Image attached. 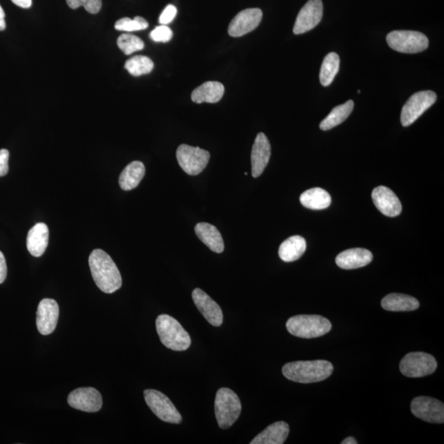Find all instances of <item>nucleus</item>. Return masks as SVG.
Listing matches in <instances>:
<instances>
[{
	"label": "nucleus",
	"instance_id": "nucleus-25",
	"mask_svg": "<svg viewBox=\"0 0 444 444\" xmlns=\"http://www.w3.org/2000/svg\"><path fill=\"white\" fill-rule=\"evenodd\" d=\"M145 175V166L141 161L129 163L121 173L119 179L120 188L125 191L137 188Z\"/></svg>",
	"mask_w": 444,
	"mask_h": 444
},
{
	"label": "nucleus",
	"instance_id": "nucleus-32",
	"mask_svg": "<svg viewBox=\"0 0 444 444\" xmlns=\"http://www.w3.org/2000/svg\"><path fill=\"white\" fill-rule=\"evenodd\" d=\"M148 28L147 20L142 17H135L134 19L124 18L118 20L115 24V28L121 32H136Z\"/></svg>",
	"mask_w": 444,
	"mask_h": 444
},
{
	"label": "nucleus",
	"instance_id": "nucleus-9",
	"mask_svg": "<svg viewBox=\"0 0 444 444\" xmlns=\"http://www.w3.org/2000/svg\"><path fill=\"white\" fill-rule=\"evenodd\" d=\"M176 158L180 168L189 175H199L210 160L209 151L198 147L182 144L176 151Z\"/></svg>",
	"mask_w": 444,
	"mask_h": 444
},
{
	"label": "nucleus",
	"instance_id": "nucleus-34",
	"mask_svg": "<svg viewBox=\"0 0 444 444\" xmlns=\"http://www.w3.org/2000/svg\"><path fill=\"white\" fill-rule=\"evenodd\" d=\"M173 37V32L166 25L156 27L150 33V38L156 42H168Z\"/></svg>",
	"mask_w": 444,
	"mask_h": 444
},
{
	"label": "nucleus",
	"instance_id": "nucleus-4",
	"mask_svg": "<svg viewBox=\"0 0 444 444\" xmlns=\"http://www.w3.org/2000/svg\"><path fill=\"white\" fill-rule=\"evenodd\" d=\"M291 335L301 338H315L327 334L332 329L329 320L320 315H296L286 322Z\"/></svg>",
	"mask_w": 444,
	"mask_h": 444
},
{
	"label": "nucleus",
	"instance_id": "nucleus-15",
	"mask_svg": "<svg viewBox=\"0 0 444 444\" xmlns=\"http://www.w3.org/2000/svg\"><path fill=\"white\" fill-rule=\"evenodd\" d=\"M59 315L58 303L53 299H43L37 312V327L40 334L47 336L57 329Z\"/></svg>",
	"mask_w": 444,
	"mask_h": 444
},
{
	"label": "nucleus",
	"instance_id": "nucleus-17",
	"mask_svg": "<svg viewBox=\"0 0 444 444\" xmlns=\"http://www.w3.org/2000/svg\"><path fill=\"white\" fill-rule=\"evenodd\" d=\"M195 305L210 325L220 327L223 322L221 307L203 290L196 288L192 293Z\"/></svg>",
	"mask_w": 444,
	"mask_h": 444
},
{
	"label": "nucleus",
	"instance_id": "nucleus-27",
	"mask_svg": "<svg viewBox=\"0 0 444 444\" xmlns=\"http://www.w3.org/2000/svg\"><path fill=\"white\" fill-rule=\"evenodd\" d=\"M300 200L303 206L311 210L326 209L332 203L330 194L321 188L306 190L300 195Z\"/></svg>",
	"mask_w": 444,
	"mask_h": 444
},
{
	"label": "nucleus",
	"instance_id": "nucleus-12",
	"mask_svg": "<svg viewBox=\"0 0 444 444\" xmlns=\"http://www.w3.org/2000/svg\"><path fill=\"white\" fill-rule=\"evenodd\" d=\"M322 15L324 5L322 0H309L298 14L293 33L300 35L311 31L320 24Z\"/></svg>",
	"mask_w": 444,
	"mask_h": 444
},
{
	"label": "nucleus",
	"instance_id": "nucleus-16",
	"mask_svg": "<svg viewBox=\"0 0 444 444\" xmlns=\"http://www.w3.org/2000/svg\"><path fill=\"white\" fill-rule=\"evenodd\" d=\"M372 199L378 211L383 215L395 218L402 214L401 201L393 192L385 186H378L372 192Z\"/></svg>",
	"mask_w": 444,
	"mask_h": 444
},
{
	"label": "nucleus",
	"instance_id": "nucleus-19",
	"mask_svg": "<svg viewBox=\"0 0 444 444\" xmlns=\"http://www.w3.org/2000/svg\"><path fill=\"white\" fill-rule=\"evenodd\" d=\"M372 260L370 250L356 248L341 252L336 258V264L342 269L351 270L370 264Z\"/></svg>",
	"mask_w": 444,
	"mask_h": 444
},
{
	"label": "nucleus",
	"instance_id": "nucleus-35",
	"mask_svg": "<svg viewBox=\"0 0 444 444\" xmlns=\"http://www.w3.org/2000/svg\"><path fill=\"white\" fill-rule=\"evenodd\" d=\"M176 14H177V8L173 4L168 5L164 9L163 13L160 14L159 23L161 25H168L173 21Z\"/></svg>",
	"mask_w": 444,
	"mask_h": 444
},
{
	"label": "nucleus",
	"instance_id": "nucleus-39",
	"mask_svg": "<svg viewBox=\"0 0 444 444\" xmlns=\"http://www.w3.org/2000/svg\"><path fill=\"white\" fill-rule=\"evenodd\" d=\"M6 28V23H5V13L1 5H0V31H4Z\"/></svg>",
	"mask_w": 444,
	"mask_h": 444
},
{
	"label": "nucleus",
	"instance_id": "nucleus-13",
	"mask_svg": "<svg viewBox=\"0 0 444 444\" xmlns=\"http://www.w3.org/2000/svg\"><path fill=\"white\" fill-rule=\"evenodd\" d=\"M68 403L70 407L85 412H98L102 409L103 397L93 387H80L69 393Z\"/></svg>",
	"mask_w": 444,
	"mask_h": 444
},
{
	"label": "nucleus",
	"instance_id": "nucleus-7",
	"mask_svg": "<svg viewBox=\"0 0 444 444\" xmlns=\"http://www.w3.org/2000/svg\"><path fill=\"white\" fill-rule=\"evenodd\" d=\"M437 369L436 358L425 352H411L400 362V371L409 378H421L432 375Z\"/></svg>",
	"mask_w": 444,
	"mask_h": 444
},
{
	"label": "nucleus",
	"instance_id": "nucleus-1",
	"mask_svg": "<svg viewBox=\"0 0 444 444\" xmlns=\"http://www.w3.org/2000/svg\"><path fill=\"white\" fill-rule=\"evenodd\" d=\"M90 272L98 288L107 294L114 293L122 286V277L110 256L103 250H94L89 256Z\"/></svg>",
	"mask_w": 444,
	"mask_h": 444
},
{
	"label": "nucleus",
	"instance_id": "nucleus-5",
	"mask_svg": "<svg viewBox=\"0 0 444 444\" xmlns=\"http://www.w3.org/2000/svg\"><path fill=\"white\" fill-rule=\"evenodd\" d=\"M241 411V402L236 393L230 388H220L215 399V415L219 427L226 430L233 426Z\"/></svg>",
	"mask_w": 444,
	"mask_h": 444
},
{
	"label": "nucleus",
	"instance_id": "nucleus-36",
	"mask_svg": "<svg viewBox=\"0 0 444 444\" xmlns=\"http://www.w3.org/2000/svg\"><path fill=\"white\" fill-rule=\"evenodd\" d=\"M9 151L7 149L0 150V177L8 173Z\"/></svg>",
	"mask_w": 444,
	"mask_h": 444
},
{
	"label": "nucleus",
	"instance_id": "nucleus-20",
	"mask_svg": "<svg viewBox=\"0 0 444 444\" xmlns=\"http://www.w3.org/2000/svg\"><path fill=\"white\" fill-rule=\"evenodd\" d=\"M290 427L284 421L271 423L265 430L257 436L251 444H284L288 437Z\"/></svg>",
	"mask_w": 444,
	"mask_h": 444
},
{
	"label": "nucleus",
	"instance_id": "nucleus-14",
	"mask_svg": "<svg viewBox=\"0 0 444 444\" xmlns=\"http://www.w3.org/2000/svg\"><path fill=\"white\" fill-rule=\"evenodd\" d=\"M262 18L259 8H247L240 12L232 19L228 28V33L232 37H240L253 32L259 27Z\"/></svg>",
	"mask_w": 444,
	"mask_h": 444
},
{
	"label": "nucleus",
	"instance_id": "nucleus-3",
	"mask_svg": "<svg viewBox=\"0 0 444 444\" xmlns=\"http://www.w3.org/2000/svg\"><path fill=\"white\" fill-rule=\"evenodd\" d=\"M161 343L169 349L183 351L191 346L190 336L180 322L168 315H160L156 320Z\"/></svg>",
	"mask_w": 444,
	"mask_h": 444
},
{
	"label": "nucleus",
	"instance_id": "nucleus-28",
	"mask_svg": "<svg viewBox=\"0 0 444 444\" xmlns=\"http://www.w3.org/2000/svg\"><path fill=\"white\" fill-rule=\"evenodd\" d=\"M353 109H354V103L351 100L333 108L330 114L320 123V129L324 131L330 130L336 127V126L342 124L349 117Z\"/></svg>",
	"mask_w": 444,
	"mask_h": 444
},
{
	"label": "nucleus",
	"instance_id": "nucleus-33",
	"mask_svg": "<svg viewBox=\"0 0 444 444\" xmlns=\"http://www.w3.org/2000/svg\"><path fill=\"white\" fill-rule=\"evenodd\" d=\"M69 8L77 9L81 6L84 7L89 13H99L103 6L102 0H66Z\"/></svg>",
	"mask_w": 444,
	"mask_h": 444
},
{
	"label": "nucleus",
	"instance_id": "nucleus-38",
	"mask_svg": "<svg viewBox=\"0 0 444 444\" xmlns=\"http://www.w3.org/2000/svg\"><path fill=\"white\" fill-rule=\"evenodd\" d=\"M17 6L23 8H29L32 7L33 0H11Z\"/></svg>",
	"mask_w": 444,
	"mask_h": 444
},
{
	"label": "nucleus",
	"instance_id": "nucleus-6",
	"mask_svg": "<svg viewBox=\"0 0 444 444\" xmlns=\"http://www.w3.org/2000/svg\"><path fill=\"white\" fill-rule=\"evenodd\" d=\"M388 45L396 52L416 54L428 47V39L425 34L415 31H395L387 36Z\"/></svg>",
	"mask_w": 444,
	"mask_h": 444
},
{
	"label": "nucleus",
	"instance_id": "nucleus-18",
	"mask_svg": "<svg viewBox=\"0 0 444 444\" xmlns=\"http://www.w3.org/2000/svg\"><path fill=\"white\" fill-rule=\"evenodd\" d=\"M270 158L269 140L264 133H259L257 135L251 153L252 175L254 178H258L264 173Z\"/></svg>",
	"mask_w": 444,
	"mask_h": 444
},
{
	"label": "nucleus",
	"instance_id": "nucleus-40",
	"mask_svg": "<svg viewBox=\"0 0 444 444\" xmlns=\"http://www.w3.org/2000/svg\"><path fill=\"white\" fill-rule=\"evenodd\" d=\"M357 443H358L356 440V438H354L353 437H348V438H345V440L341 442V444H357Z\"/></svg>",
	"mask_w": 444,
	"mask_h": 444
},
{
	"label": "nucleus",
	"instance_id": "nucleus-30",
	"mask_svg": "<svg viewBox=\"0 0 444 444\" xmlns=\"http://www.w3.org/2000/svg\"><path fill=\"white\" fill-rule=\"evenodd\" d=\"M124 68L131 75L139 77V76L148 74L153 71L154 63L148 57L137 55L128 59L124 64Z\"/></svg>",
	"mask_w": 444,
	"mask_h": 444
},
{
	"label": "nucleus",
	"instance_id": "nucleus-21",
	"mask_svg": "<svg viewBox=\"0 0 444 444\" xmlns=\"http://www.w3.org/2000/svg\"><path fill=\"white\" fill-rule=\"evenodd\" d=\"M49 243V229L45 223H37L30 229L27 247L29 253L34 257H40L44 255Z\"/></svg>",
	"mask_w": 444,
	"mask_h": 444
},
{
	"label": "nucleus",
	"instance_id": "nucleus-2",
	"mask_svg": "<svg viewBox=\"0 0 444 444\" xmlns=\"http://www.w3.org/2000/svg\"><path fill=\"white\" fill-rule=\"evenodd\" d=\"M333 372L332 363L327 361H295L282 368V373L291 381L300 383L321 382Z\"/></svg>",
	"mask_w": 444,
	"mask_h": 444
},
{
	"label": "nucleus",
	"instance_id": "nucleus-10",
	"mask_svg": "<svg viewBox=\"0 0 444 444\" xmlns=\"http://www.w3.org/2000/svg\"><path fill=\"white\" fill-rule=\"evenodd\" d=\"M146 403L160 420L170 423H180L182 416L168 397L158 390L144 391Z\"/></svg>",
	"mask_w": 444,
	"mask_h": 444
},
{
	"label": "nucleus",
	"instance_id": "nucleus-23",
	"mask_svg": "<svg viewBox=\"0 0 444 444\" xmlns=\"http://www.w3.org/2000/svg\"><path fill=\"white\" fill-rule=\"evenodd\" d=\"M225 88L219 82H206L194 90L191 99L194 103L201 104L204 103H216L223 97Z\"/></svg>",
	"mask_w": 444,
	"mask_h": 444
},
{
	"label": "nucleus",
	"instance_id": "nucleus-26",
	"mask_svg": "<svg viewBox=\"0 0 444 444\" xmlns=\"http://www.w3.org/2000/svg\"><path fill=\"white\" fill-rule=\"evenodd\" d=\"M305 250V240L302 236L294 235L281 245L279 254L282 261L291 262L300 259Z\"/></svg>",
	"mask_w": 444,
	"mask_h": 444
},
{
	"label": "nucleus",
	"instance_id": "nucleus-37",
	"mask_svg": "<svg viewBox=\"0 0 444 444\" xmlns=\"http://www.w3.org/2000/svg\"><path fill=\"white\" fill-rule=\"evenodd\" d=\"M8 274L6 260H5L4 255L1 251H0V284L6 279Z\"/></svg>",
	"mask_w": 444,
	"mask_h": 444
},
{
	"label": "nucleus",
	"instance_id": "nucleus-11",
	"mask_svg": "<svg viewBox=\"0 0 444 444\" xmlns=\"http://www.w3.org/2000/svg\"><path fill=\"white\" fill-rule=\"evenodd\" d=\"M414 416L423 421L435 423L444 422V405L440 400L428 397L414 398L411 404Z\"/></svg>",
	"mask_w": 444,
	"mask_h": 444
},
{
	"label": "nucleus",
	"instance_id": "nucleus-29",
	"mask_svg": "<svg viewBox=\"0 0 444 444\" xmlns=\"http://www.w3.org/2000/svg\"><path fill=\"white\" fill-rule=\"evenodd\" d=\"M340 69V57L335 52L327 54L324 62H322L320 79V83L324 87L329 86L332 81L334 80L336 75Z\"/></svg>",
	"mask_w": 444,
	"mask_h": 444
},
{
	"label": "nucleus",
	"instance_id": "nucleus-24",
	"mask_svg": "<svg viewBox=\"0 0 444 444\" xmlns=\"http://www.w3.org/2000/svg\"><path fill=\"white\" fill-rule=\"evenodd\" d=\"M381 305L387 311L406 312L417 310L420 303L411 296L392 293L383 298Z\"/></svg>",
	"mask_w": 444,
	"mask_h": 444
},
{
	"label": "nucleus",
	"instance_id": "nucleus-31",
	"mask_svg": "<svg viewBox=\"0 0 444 444\" xmlns=\"http://www.w3.org/2000/svg\"><path fill=\"white\" fill-rule=\"evenodd\" d=\"M119 48L127 55L139 52L144 48V42L142 39L131 34H122L117 40Z\"/></svg>",
	"mask_w": 444,
	"mask_h": 444
},
{
	"label": "nucleus",
	"instance_id": "nucleus-22",
	"mask_svg": "<svg viewBox=\"0 0 444 444\" xmlns=\"http://www.w3.org/2000/svg\"><path fill=\"white\" fill-rule=\"evenodd\" d=\"M194 230L199 239L211 251L218 254L224 251L223 239H222L220 231L216 226L206 223V222H200L196 225Z\"/></svg>",
	"mask_w": 444,
	"mask_h": 444
},
{
	"label": "nucleus",
	"instance_id": "nucleus-8",
	"mask_svg": "<svg viewBox=\"0 0 444 444\" xmlns=\"http://www.w3.org/2000/svg\"><path fill=\"white\" fill-rule=\"evenodd\" d=\"M437 95L432 90H422L408 99L401 113L402 126L408 127L421 117L426 111L436 103Z\"/></svg>",
	"mask_w": 444,
	"mask_h": 444
}]
</instances>
